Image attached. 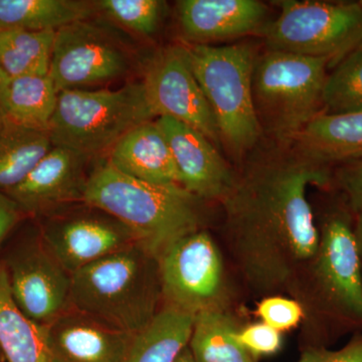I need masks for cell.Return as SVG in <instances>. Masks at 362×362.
<instances>
[{
	"label": "cell",
	"instance_id": "1",
	"mask_svg": "<svg viewBox=\"0 0 362 362\" xmlns=\"http://www.w3.org/2000/svg\"><path fill=\"white\" fill-rule=\"evenodd\" d=\"M247 157L221 202L226 238L247 286L274 295L290 289L315 257L319 228L307 194L328 187L332 175L289 142L259 143Z\"/></svg>",
	"mask_w": 362,
	"mask_h": 362
},
{
	"label": "cell",
	"instance_id": "2",
	"mask_svg": "<svg viewBox=\"0 0 362 362\" xmlns=\"http://www.w3.org/2000/svg\"><path fill=\"white\" fill-rule=\"evenodd\" d=\"M202 202L177 183L137 180L108 161L90 173L83 199L129 228L138 245L157 259L181 238L202 230Z\"/></svg>",
	"mask_w": 362,
	"mask_h": 362
},
{
	"label": "cell",
	"instance_id": "3",
	"mask_svg": "<svg viewBox=\"0 0 362 362\" xmlns=\"http://www.w3.org/2000/svg\"><path fill=\"white\" fill-rule=\"evenodd\" d=\"M161 300L158 259L139 245L71 275V306L128 334L151 322Z\"/></svg>",
	"mask_w": 362,
	"mask_h": 362
},
{
	"label": "cell",
	"instance_id": "4",
	"mask_svg": "<svg viewBox=\"0 0 362 362\" xmlns=\"http://www.w3.org/2000/svg\"><path fill=\"white\" fill-rule=\"evenodd\" d=\"M188 62L214 116L221 144L243 158L264 139L252 78L258 52L250 44L185 45Z\"/></svg>",
	"mask_w": 362,
	"mask_h": 362
},
{
	"label": "cell",
	"instance_id": "5",
	"mask_svg": "<svg viewBox=\"0 0 362 362\" xmlns=\"http://www.w3.org/2000/svg\"><path fill=\"white\" fill-rule=\"evenodd\" d=\"M328 68L326 59L274 49L258 54L252 70V99L264 138L291 141L323 114Z\"/></svg>",
	"mask_w": 362,
	"mask_h": 362
},
{
	"label": "cell",
	"instance_id": "6",
	"mask_svg": "<svg viewBox=\"0 0 362 362\" xmlns=\"http://www.w3.org/2000/svg\"><path fill=\"white\" fill-rule=\"evenodd\" d=\"M153 119L142 83L117 90H65L59 93L47 132L52 146L92 157L111 150L133 128Z\"/></svg>",
	"mask_w": 362,
	"mask_h": 362
},
{
	"label": "cell",
	"instance_id": "7",
	"mask_svg": "<svg viewBox=\"0 0 362 362\" xmlns=\"http://www.w3.org/2000/svg\"><path fill=\"white\" fill-rule=\"evenodd\" d=\"M280 13L261 30L269 49L326 59L334 68L362 45V1H279Z\"/></svg>",
	"mask_w": 362,
	"mask_h": 362
},
{
	"label": "cell",
	"instance_id": "8",
	"mask_svg": "<svg viewBox=\"0 0 362 362\" xmlns=\"http://www.w3.org/2000/svg\"><path fill=\"white\" fill-rule=\"evenodd\" d=\"M315 257L307 268L316 308L338 324L362 327V259L346 204L324 214Z\"/></svg>",
	"mask_w": 362,
	"mask_h": 362
},
{
	"label": "cell",
	"instance_id": "9",
	"mask_svg": "<svg viewBox=\"0 0 362 362\" xmlns=\"http://www.w3.org/2000/svg\"><path fill=\"white\" fill-rule=\"evenodd\" d=\"M158 264L164 305L194 316L226 310L223 257L206 230L181 238L161 255Z\"/></svg>",
	"mask_w": 362,
	"mask_h": 362
},
{
	"label": "cell",
	"instance_id": "10",
	"mask_svg": "<svg viewBox=\"0 0 362 362\" xmlns=\"http://www.w3.org/2000/svg\"><path fill=\"white\" fill-rule=\"evenodd\" d=\"M130 69L127 47L96 21H80L57 30L49 76L59 93L113 82Z\"/></svg>",
	"mask_w": 362,
	"mask_h": 362
},
{
	"label": "cell",
	"instance_id": "11",
	"mask_svg": "<svg viewBox=\"0 0 362 362\" xmlns=\"http://www.w3.org/2000/svg\"><path fill=\"white\" fill-rule=\"evenodd\" d=\"M141 83L156 119L168 117L187 124L220 146L218 126L185 45L164 47L154 54L145 66Z\"/></svg>",
	"mask_w": 362,
	"mask_h": 362
},
{
	"label": "cell",
	"instance_id": "12",
	"mask_svg": "<svg viewBox=\"0 0 362 362\" xmlns=\"http://www.w3.org/2000/svg\"><path fill=\"white\" fill-rule=\"evenodd\" d=\"M92 207V206H90ZM47 221L42 240L71 275L114 252L138 245L129 228L110 214L92 207Z\"/></svg>",
	"mask_w": 362,
	"mask_h": 362
},
{
	"label": "cell",
	"instance_id": "13",
	"mask_svg": "<svg viewBox=\"0 0 362 362\" xmlns=\"http://www.w3.org/2000/svg\"><path fill=\"white\" fill-rule=\"evenodd\" d=\"M6 266L14 301L33 322L47 325L71 306V274L42 237L14 252Z\"/></svg>",
	"mask_w": 362,
	"mask_h": 362
},
{
	"label": "cell",
	"instance_id": "14",
	"mask_svg": "<svg viewBox=\"0 0 362 362\" xmlns=\"http://www.w3.org/2000/svg\"><path fill=\"white\" fill-rule=\"evenodd\" d=\"M156 122L165 136L175 160L180 185L202 201H223L237 173L216 145L199 131L168 117Z\"/></svg>",
	"mask_w": 362,
	"mask_h": 362
},
{
	"label": "cell",
	"instance_id": "15",
	"mask_svg": "<svg viewBox=\"0 0 362 362\" xmlns=\"http://www.w3.org/2000/svg\"><path fill=\"white\" fill-rule=\"evenodd\" d=\"M90 157L65 147L52 148L6 194L21 213H51L74 202H83L89 175L86 173Z\"/></svg>",
	"mask_w": 362,
	"mask_h": 362
},
{
	"label": "cell",
	"instance_id": "16",
	"mask_svg": "<svg viewBox=\"0 0 362 362\" xmlns=\"http://www.w3.org/2000/svg\"><path fill=\"white\" fill-rule=\"evenodd\" d=\"M42 327L54 362H123L134 337L71 306Z\"/></svg>",
	"mask_w": 362,
	"mask_h": 362
},
{
	"label": "cell",
	"instance_id": "17",
	"mask_svg": "<svg viewBox=\"0 0 362 362\" xmlns=\"http://www.w3.org/2000/svg\"><path fill=\"white\" fill-rule=\"evenodd\" d=\"M178 23L190 45H209L261 33L268 7L257 0H181Z\"/></svg>",
	"mask_w": 362,
	"mask_h": 362
},
{
	"label": "cell",
	"instance_id": "18",
	"mask_svg": "<svg viewBox=\"0 0 362 362\" xmlns=\"http://www.w3.org/2000/svg\"><path fill=\"white\" fill-rule=\"evenodd\" d=\"M124 175L159 185H180L168 140L156 121L133 128L114 145L107 160Z\"/></svg>",
	"mask_w": 362,
	"mask_h": 362
},
{
	"label": "cell",
	"instance_id": "19",
	"mask_svg": "<svg viewBox=\"0 0 362 362\" xmlns=\"http://www.w3.org/2000/svg\"><path fill=\"white\" fill-rule=\"evenodd\" d=\"M289 143L324 168L362 160V112L343 115L321 114Z\"/></svg>",
	"mask_w": 362,
	"mask_h": 362
},
{
	"label": "cell",
	"instance_id": "20",
	"mask_svg": "<svg viewBox=\"0 0 362 362\" xmlns=\"http://www.w3.org/2000/svg\"><path fill=\"white\" fill-rule=\"evenodd\" d=\"M0 352L6 362H54L42 326L21 310L9 285L6 264L0 263Z\"/></svg>",
	"mask_w": 362,
	"mask_h": 362
},
{
	"label": "cell",
	"instance_id": "21",
	"mask_svg": "<svg viewBox=\"0 0 362 362\" xmlns=\"http://www.w3.org/2000/svg\"><path fill=\"white\" fill-rule=\"evenodd\" d=\"M96 4L82 0H0V33L57 30L92 18Z\"/></svg>",
	"mask_w": 362,
	"mask_h": 362
},
{
	"label": "cell",
	"instance_id": "22",
	"mask_svg": "<svg viewBox=\"0 0 362 362\" xmlns=\"http://www.w3.org/2000/svg\"><path fill=\"white\" fill-rule=\"evenodd\" d=\"M194 317L164 305L151 322L133 337L123 362H175L188 346Z\"/></svg>",
	"mask_w": 362,
	"mask_h": 362
},
{
	"label": "cell",
	"instance_id": "23",
	"mask_svg": "<svg viewBox=\"0 0 362 362\" xmlns=\"http://www.w3.org/2000/svg\"><path fill=\"white\" fill-rule=\"evenodd\" d=\"M52 148L47 131L0 117V192L6 194L20 185Z\"/></svg>",
	"mask_w": 362,
	"mask_h": 362
},
{
	"label": "cell",
	"instance_id": "24",
	"mask_svg": "<svg viewBox=\"0 0 362 362\" xmlns=\"http://www.w3.org/2000/svg\"><path fill=\"white\" fill-rule=\"evenodd\" d=\"M242 328L226 310L202 312L194 317L188 349L194 362H257L240 343Z\"/></svg>",
	"mask_w": 362,
	"mask_h": 362
},
{
	"label": "cell",
	"instance_id": "25",
	"mask_svg": "<svg viewBox=\"0 0 362 362\" xmlns=\"http://www.w3.org/2000/svg\"><path fill=\"white\" fill-rule=\"evenodd\" d=\"M58 97V90L49 74L11 78L6 117L26 127L47 131Z\"/></svg>",
	"mask_w": 362,
	"mask_h": 362
},
{
	"label": "cell",
	"instance_id": "26",
	"mask_svg": "<svg viewBox=\"0 0 362 362\" xmlns=\"http://www.w3.org/2000/svg\"><path fill=\"white\" fill-rule=\"evenodd\" d=\"M54 37V30L0 33V68L9 78L47 75Z\"/></svg>",
	"mask_w": 362,
	"mask_h": 362
},
{
	"label": "cell",
	"instance_id": "27",
	"mask_svg": "<svg viewBox=\"0 0 362 362\" xmlns=\"http://www.w3.org/2000/svg\"><path fill=\"white\" fill-rule=\"evenodd\" d=\"M323 114L362 112V45L333 68L323 90Z\"/></svg>",
	"mask_w": 362,
	"mask_h": 362
},
{
	"label": "cell",
	"instance_id": "28",
	"mask_svg": "<svg viewBox=\"0 0 362 362\" xmlns=\"http://www.w3.org/2000/svg\"><path fill=\"white\" fill-rule=\"evenodd\" d=\"M98 11L130 32L150 37L157 33L166 13L161 0H100Z\"/></svg>",
	"mask_w": 362,
	"mask_h": 362
},
{
	"label": "cell",
	"instance_id": "29",
	"mask_svg": "<svg viewBox=\"0 0 362 362\" xmlns=\"http://www.w3.org/2000/svg\"><path fill=\"white\" fill-rule=\"evenodd\" d=\"M257 314L262 322L282 333L299 325L303 319L304 310L296 300L271 295L264 297L259 302Z\"/></svg>",
	"mask_w": 362,
	"mask_h": 362
},
{
	"label": "cell",
	"instance_id": "30",
	"mask_svg": "<svg viewBox=\"0 0 362 362\" xmlns=\"http://www.w3.org/2000/svg\"><path fill=\"white\" fill-rule=\"evenodd\" d=\"M332 181L342 192L345 204L354 216L362 214V160L339 164L332 175Z\"/></svg>",
	"mask_w": 362,
	"mask_h": 362
},
{
	"label": "cell",
	"instance_id": "31",
	"mask_svg": "<svg viewBox=\"0 0 362 362\" xmlns=\"http://www.w3.org/2000/svg\"><path fill=\"white\" fill-rule=\"evenodd\" d=\"M239 339L245 349L257 359L277 354L283 344L282 333L264 322L251 324L242 328Z\"/></svg>",
	"mask_w": 362,
	"mask_h": 362
},
{
	"label": "cell",
	"instance_id": "32",
	"mask_svg": "<svg viewBox=\"0 0 362 362\" xmlns=\"http://www.w3.org/2000/svg\"><path fill=\"white\" fill-rule=\"evenodd\" d=\"M297 362H362V333H357L339 349H328L322 345L309 346Z\"/></svg>",
	"mask_w": 362,
	"mask_h": 362
},
{
	"label": "cell",
	"instance_id": "33",
	"mask_svg": "<svg viewBox=\"0 0 362 362\" xmlns=\"http://www.w3.org/2000/svg\"><path fill=\"white\" fill-rule=\"evenodd\" d=\"M21 209L4 192H0V245L21 218Z\"/></svg>",
	"mask_w": 362,
	"mask_h": 362
},
{
	"label": "cell",
	"instance_id": "34",
	"mask_svg": "<svg viewBox=\"0 0 362 362\" xmlns=\"http://www.w3.org/2000/svg\"><path fill=\"white\" fill-rule=\"evenodd\" d=\"M11 78L0 68V117H6V98Z\"/></svg>",
	"mask_w": 362,
	"mask_h": 362
},
{
	"label": "cell",
	"instance_id": "35",
	"mask_svg": "<svg viewBox=\"0 0 362 362\" xmlns=\"http://www.w3.org/2000/svg\"><path fill=\"white\" fill-rule=\"evenodd\" d=\"M354 235L357 246H358L359 252L362 259V214L361 216H356V223H354Z\"/></svg>",
	"mask_w": 362,
	"mask_h": 362
},
{
	"label": "cell",
	"instance_id": "36",
	"mask_svg": "<svg viewBox=\"0 0 362 362\" xmlns=\"http://www.w3.org/2000/svg\"><path fill=\"white\" fill-rule=\"evenodd\" d=\"M175 362H194V357H192V352H190L188 346L182 350V352L176 358Z\"/></svg>",
	"mask_w": 362,
	"mask_h": 362
}]
</instances>
